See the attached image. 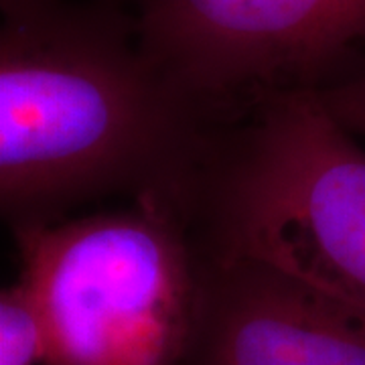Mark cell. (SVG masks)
Returning a JSON list of instances; mask_svg holds the SVG:
<instances>
[{
    "label": "cell",
    "mask_w": 365,
    "mask_h": 365,
    "mask_svg": "<svg viewBox=\"0 0 365 365\" xmlns=\"http://www.w3.org/2000/svg\"><path fill=\"white\" fill-rule=\"evenodd\" d=\"M220 124L118 0H0V207L11 230L108 197L181 209Z\"/></svg>",
    "instance_id": "cell-1"
},
{
    "label": "cell",
    "mask_w": 365,
    "mask_h": 365,
    "mask_svg": "<svg viewBox=\"0 0 365 365\" xmlns=\"http://www.w3.org/2000/svg\"><path fill=\"white\" fill-rule=\"evenodd\" d=\"M13 234L43 323V365H181L201 290L181 209L136 201Z\"/></svg>",
    "instance_id": "cell-2"
},
{
    "label": "cell",
    "mask_w": 365,
    "mask_h": 365,
    "mask_svg": "<svg viewBox=\"0 0 365 365\" xmlns=\"http://www.w3.org/2000/svg\"><path fill=\"white\" fill-rule=\"evenodd\" d=\"M146 55L223 124L365 66V0H118Z\"/></svg>",
    "instance_id": "cell-3"
},
{
    "label": "cell",
    "mask_w": 365,
    "mask_h": 365,
    "mask_svg": "<svg viewBox=\"0 0 365 365\" xmlns=\"http://www.w3.org/2000/svg\"><path fill=\"white\" fill-rule=\"evenodd\" d=\"M199 252L201 290L181 365H365L364 307L268 262Z\"/></svg>",
    "instance_id": "cell-4"
},
{
    "label": "cell",
    "mask_w": 365,
    "mask_h": 365,
    "mask_svg": "<svg viewBox=\"0 0 365 365\" xmlns=\"http://www.w3.org/2000/svg\"><path fill=\"white\" fill-rule=\"evenodd\" d=\"M45 333L37 300L23 278L0 292V365H43Z\"/></svg>",
    "instance_id": "cell-5"
},
{
    "label": "cell",
    "mask_w": 365,
    "mask_h": 365,
    "mask_svg": "<svg viewBox=\"0 0 365 365\" xmlns=\"http://www.w3.org/2000/svg\"><path fill=\"white\" fill-rule=\"evenodd\" d=\"M335 122L355 136H365V66L349 78L317 93H307Z\"/></svg>",
    "instance_id": "cell-6"
}]
</instances>
